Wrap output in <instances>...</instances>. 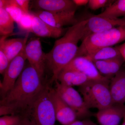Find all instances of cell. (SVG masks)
Instances as JSON below:
<instances>
[{
  "label": "cell",
  "mask_w": 125,
  "mask_h": 125,
  "mask_svg": "<svg viewBox=\"0 0 125 125\" xmlns=\"http://www.w3.org/2000/svg\"><path fill=\"white\" fill-rule=\"evenodd\" d=\"M45 85L38 72L29 64L23 70L13 87L1 99L0 115L28 117Z\"/></svg>",
  "instance_id": "1"
},
{
  "label": "cell",
  "mask_w": 125,
  "mask_h": 125,
  "mask_svg": "<svg viewBox=\"0 0 125 125\" xmlns=\"http://www.w3.org/2000/svg\"><path fill=\"white\" fill-rule=\"evenodd\" d=\"M55 83V90L62 99L75 112L78 120L89 118L93 115L86 106L83 97L76 90L61 83L57 80Z\"/></svg>",
  "instance_id": "6"
},
{
  "label": "cell",
  "mask_w": 125,
  "mask_h": 125,
  "mask_svg": "<svg viewBox=\"0 0 125 125\" xmlns=\"http://www.w3.org/2000/svg\"><path fill=\"white\" fill-rule=\"evenodd\" d=\"M29 33L23 38L6 39L7 36H2L0 41V49L4 52L10 62L21 52L26 46Z\"/></svg>",
  "instance_id": "15"
},
{
  "label": "cell",
  "mask_w": 125,
  "mask_h": 125,
  "mask_svg": "<svg viewBox=\"0 0 125 125\" xmlns=\"http://www.w3.org/2000/svg\"><path fill=\"white\" fill-rule=\"evenodd\" d=\"M9 59L4 52L0 49V73L4 74L10 64Z\"/></svg>",
  "instance_id": "27"
},
{
  "label": "cell",
  "mask_w": 125,
  "mask_h": 125,
  "mask_svg": "<svg viewBox=\"0 0 125 125\" xmlns=\"http://www.w3.org/2000/svg\"><path fill=\"white\" fill-rule=\"evenodd\" d=\"M5 9L16 23L24 14L17 4L16 0H9V4Z\"/></svg>",
  "instance_id": "23"
},
{
  "label": "cell",
  "mask_w": 125,
  "mask_h": 125,
  "mask_svg": "<svg viewBox=\"0 0 125 125\" xmlns=\"http://www.w3.org/2000/svg\"><path fill=\"white\" fill-rule=\"evenodd\" d=\"M75 11L52 13L36 10L31 13L52 27L62 28L65 25H73L78 22L75 17Z\"/></svg>",
  "instance_id": "10"
},
{
  "label": "cell",
  "mask_w": 125,
  "mask_h": 125,
  "mask_svg": "<svg viewBox=\"0 0 125 125\" xmlns=\"http://www.w3.org/2000/svg\"><path fill=\"white\" fill-rule=\"evenodd\" d=\"M19 125H34L31 120L28 117L22 118Z\"/></svg>",
  "instance_id": "31"
},
{
  "label": "cell",
  "mask_w": 125,
  "mask_h": 125,
  "mask_svg": "<svg viewBox=\"0 0 125 125\" xmlns=\"http://www.w3.org/2000/svg\"><path fill=\"white\" fill-rule=\"evenodd\" d=\"M14 21L11 16L4 8H0V34L8 36L12 33L14 28Z\"/></svg>",
  "instance_id": "22"
},
{
  "label": "cell",
  "mask_w": 125,
  "mask_h": 125,
  "mask_svg": "<svg viewBox=\"0 0 125 125\" xmlns=\"http://www.w3.org/2000/svg\"><path fill=\"white\" fill-rule=\"evenodd\" d=\"M24 52L29 64L36 70L43 80L46 62V54L43 52L40 39H31L25 47Z\"/></svg>",
  "instance_id": "8"
},
{
  "label": "cell",
  "mask_w": 125,
  "mask_h": 125,
  "mask_svg": "<svg viewBox=\"0 0 125 125\" xmlns=\"http://www.w3.org/2000/svg\"><path fill=\"white\" fill-rule=\"evenodd\" d=\"M109 88L114 104H125V69H121L111 79Z\"/></svg>",
  "instance_id": "17"
},
{
  "label": "cell",
  "mask_w": 125,
  "mask_h": 125,
  "mask_svg": "<svg viewBox=\"0 0 125 125\" xmlns=\"http://www.w3.org/2000/svg\"><path fill=\"white\" fill-rule=\"evenodd\" d=\"M59 83L67 86L79 87L90 81L87 76L80 72L73 70H64L61 72L57 77Z\"/></svg>",
  "instance_id": "19"
},
{
  "label": "cell",
  "mask_w": 125,
  "mask_h": 125,
  "mask_svg": "<svg viewBox=\"0 0 125 125\" xmlns=\"http://www.w3.org/2000/svg\"><path fill=\"white\" fill-rule=\"evenodd\" d=\"M33 16L31 13L24 14L17 23L19 28L27 33L31 32Z\"/></svg>",
  "instance_id": "24"
},
{
  "label": "cell",
  "mask_w": 125,
  "mask_h": 125,
  "mask_svg": "<svg viewBox=\"0 0 125 125\" xmlns=\"http://www.w3.org/2000/svg\"><path fill=\"white\" fill-rule=\"evenodd\" d=\"M51 89L49 85H45L34 103L27 117L34 125H56V118Z\"/></svg>",
  "instance_id": "5"
},
{
  "label": "cell",
  "mask_w": 125,
  "mask_h": 125,
  "mask_svg": "<svg viewBox=\"0 0 125 125\" xmlns=\"http://www.w3.org/2000/svg\"><path fill=\"white\" fill-rule=\"evenodd\" d=\"M125 62L122 56L108 60L93 62L100 73L110 79L121 69Z\"/></svg>",
  "instance_id": "18"
},
{
  "label": "cell",
  "mask_w": 125,
  "mask_h": 125,
  "mask_svg": "<svg viewBox=\"0 0 125 125\" xmlns=\"http://www.w3.org/2000/svg\"><path fill=\"white\" fill-rule=\"evenodd\" d=\"M125 115V104H113L95 114L100 125H119Z\"/></svg>",
  "instance_id": "14"
},
{
  "label": "cell",
  "mask_w": 125,
  "mask_h": 125,
  "mask_svg": "<svg viewBox=\"0 0 125 125\" xmlns=\"http://www.w3.org/2000/svg\"><path fill=\"white\" fill-rule=\"evenodd\" d=\"M77 7L71 0H36L31 3V8L36 10L52 13L76 11Z\"/></svg>",
  "instance_id": "13"
},
{
  "label": "cell",
  "mask_w": 125,
  "mask_h": 125,
  "mask_svg": "<svg viewBox=\"0 0 125 125\" xmlns=\"http://www.w3.org/2000/svg\"><path fill=\"white\" fill-rule=\"evenodd\" d=\"M33 15L31 32L36 36L42 37L57 38L63 36L67 31V30L63 28L52 27L37 16Z\"/></svg>",
  "instance_id": "16"
},
{
  "label": "cell",
  "mask_w": 125,
  "mask_h": 125,
  "mask_svg": "<svg viewBox=\"0 0 125 125\" xmlns=\"http://www.w3.org/2000/svg\"><path fill=\"white\" fill-rule=\"evenodd\" d=\"M123 122L121 125H125V115L123 118Z\"/></svg>",
  "instance_id": "33"
},
{
  "label": "cell",
  "mask_w": 125,
  "mask_h": 125,
  "mask_svg": "<svg viewBox=\"0 0 125 125\" xmlns=\"http://www.w3.org/2000/svg\"><path fill=\"white\" fill-rule=\"evenodd\" d=\"M87 21L88 19L79 21L70 27L46 54V65L52 74L51 83L57 80L61 72L76 56L78 42L83 40Z\"/></svg>",
  "instance_id": "2"
},
{
  "label": "cell",
  "mask_w": 125,
  "mask_h": 125,
  "mask_svg": "<svg viewBox=\"0 0 125 125\" xmlns=\"http://www.w3.org/2000/svg\"><path fill=\"white\" fill-rule=\"evenodd\" d=\"M62 70L80 72L87 76L90 80H102L107 78L102 76L93 62L85 56L75 57Z\"/></svg>",
  "instance_id": "11"
},
{
  "label": "cell",
  "mask_w": 125,
  "mask_h": 125,
  "mask_svg": "<svg viewBox=\"0 0 125 125\" xmlns=\"http://www.w3.org/2000/svg\"><path fill=\"white\" fill-rule=\"evenodd\" d=\"M122 56L118 46L102 48L92 52L86 56L92 62L112 59Z\"/></svg>",
  "instance_id": "20"
},
{
  "label": "cell",
  "mask_w": 125,
  "mask_h": 125,
  "mask_svg": "<svg viewBox=\"0 0 125 125\" xmlns=\"http://www.w3.org/2000/svg\"><path fill=\"white\" fill-rule=\"evenodd\" d=\"M22 118L16 115L3 116L0 118V125H19Z\"/></svg>",
  "instance_id": "25"
},
{
  "label": "cell",
  "mask_w": 125,
  "mask_h": 125,
  "mask_svg": "<svg viewBox=\"0 0 125 125\" xmlns=\"http://www.w3.org/2000/svg\"><path fill=\"white\" fill-rule=\"evenodd\" d=\"M118 48L125 62V42L120 46H118Z\"/></svg>",
  "instance_id": "32"
},
{
  "label": "cell",
  "mask_w": 125,
  "mask_h": 125,
  "mask_svg": "<svg viewBox=\"0 0 125 125\" xmlns=\"http://www.w3.org/2000/svg\"><path fill=\"white\" fill-rule=\"evenodd\" d=\"M125 40V25L90 34L82 40L75 57L86 56L97 49L112 47Z\"/></svg>",
  "instance_id": "4"
},
{
  "label": "cell",
  "mask_w": 125,
  "mask_h": 125,
  "mask_svg": "<svg viewBox=\"0 0 125 125\" xmlns=\"http://www.w3.org/2000/svg\"><path fill=\"white\" fill-rule=\"evenodd\" d=\"M26 60L24 49L10 62L9 67L3 74L4 77L2 82L0 83L1 99L3 98L13 87L24 69Z\"/></svg>",
  "instance_id": "7"
},
{
  "label": "cell",
  "mask_w": 125,
  "mask_h": 125,
  "mask_svg": "<svg viewBox=\"0 0 125 125\" xmlns=\"http://www.w3.org/2000/svg\"><path fill=\"white\" fill-rule=\"evenodd\" d=\"M51 93L56 120L62 125H69L78 120L75 112L62 99L55 89L51 88Z\"/></svg>",
  "instance_id": "12"
},
{
  "label": "cell",
  "mask_w": 125,
  "mask_h": 125,
  "mask_svg": "<svg viewBox=\"0 0 125 125\" xmlns=\"http://www.w3.org/2000/svg\"><path fill=\"white\" fill-rule=\"evenodd\" d=\"M114 1L108 0H89L88 5L91 10H96L100 8L108 7Z\"/></svg>",
  "instance_id": "26"
},
{
  "label": "cell",
  "mask_w": 125,
  "mask_h": 125,
  "mask_svg": "<svg viewBox=\"0 0 125 125\" xmlns=\"http://www.w3.org/2000/svg\"><path fill=\"white\" fill-rule=\"evenodd\" d=\"M111 80L106 78L90 80L79 87V92L89 109L96 108L100 111L114 104L109 88Z\"/></svg>",
  "instance_id": "3"
},
{
  "label": "cell",
  "mask_w": 125,
  "mask_h": 125,
  "mask_svg": "<svg viewBox=\"0 0 125 125\" xmlns=\"http://www.w3.org/2000/svg\"><path fill=\"white\" fill-rule=\"evenodd\" d=\"M89 1V0H73V1L77 6L85 5L88 4Z\"/></svg>",
  "instance_id": "30"
},
{
  "label": "cell",
  "mask_w": 125,
  "mask_h": 125,
  "mask_svg": "<svg viewBox=\"0 0 125 125\" xmlns=\"http://www.w3.org/2000/svg\"><path fill=\"white\" fill-rule=\"evenodd\" d=\"M69 125H98L94 123L93 121L89 119L86 118L80 120H77Z\"/></svg>",
  "instance_id": "29"
},
{
  "label": "cell",
  "mask_w": 125,
  "mask_h": 125,
  "mask_svg": "<svg viewBox=\"0 0 125 125\" xmlns=\"http://www.w3.org/2000/svg\"><path fill=\"white\" fill-rule=\"evenodd\" d=\"M124 25H125V18L111 19L94 15L88 19L82 40L90 34Z\"/></svg>",
  "instance_id": "9"
},
{
  "label": "cell",
  "mask_w": 125,
  "mask_h": 125,
  "mask_svg": "<svg viewBox=\"0 0 125 125\" xmlns=\"http://www.w3.org/2000/svg\"><path fill=\"white\" fill-rule=\"evenodd\" d=\"M97 15L111 19H117L122 16L125 18V0L114 1L103 12Z\"/></svg>",
  "instance_id": "21"
},
{
  "label": "cell",
  "mask_w": 125,
  "mask_h": 125,
  "mask_svg": "<svg viewBox=\"0 0 125 125\" xmlns=\"http://www.w3.org/2000/svg\"><path fill=\"white\" fill-rule=\"evenodd\" d=\"M19 6L24 14L30 13L29 4L30 1L28 0H16Z\"/></svg>",
  "instance_id": "28"
}]
</instances>
